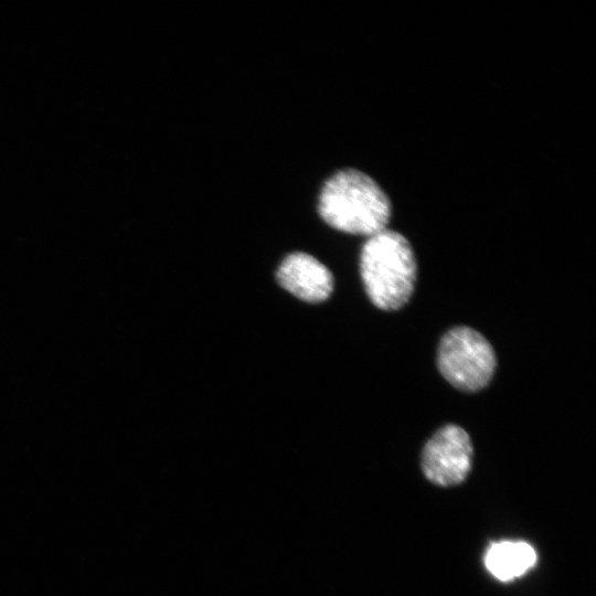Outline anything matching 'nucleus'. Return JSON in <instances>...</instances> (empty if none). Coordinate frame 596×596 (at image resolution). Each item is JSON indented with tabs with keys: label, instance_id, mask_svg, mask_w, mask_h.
Masks as SVG:
<instances>
[{
	"label": "nucleus",
	"instance_id": "obj_1",
	"mask_svg": "<svg viewBox=\"0 0 596 596\" xmlns=\"http://www.w3.org/2000/svg\"><path fill=\"white\" fill-rule=\"evenodd\" d=\"M318 213L338 231L369 237L386 228L391 203L370 175L356 169H343L322 185Z\"/></svg>",
	"mask_w": 596,
	"mask_h": 596
},
{
	"label": "nucleus",
	"instance_id": "obj_2",
	"mask_svg": "<svg viewBox=\"0 0 596 596\" xmlns=\"http://www.w3.org/2000/svg\"><path fill=\"white\" fill-rule=\"evenodd\" d=\"M360 275L372 304L382 310H397L412 297L417 263L407 238L385 228L369 236L360 253Z\"/></svg>",
	"mask_w": 596,
	"mask_h": 596
},
{
	"label": "nucleus",
	"instance_id": "obj_3",
	"mask_svg": "<svg viewBox=\"0 0 596 596\" xmlns=\"http://www.w3.org/2000/svg\"><path fill=\"white\" fill-rule=\"evenodd\" d=\"M437 365L441 375L456 389L477 392L491 381L496 368V352L477 330L459 326L440 339Z\"/></svg>",
	"mask_w": 596,
	"mask_h": 596
},
{
	"label": "nucleus",
	"instance_id": "obj_4",
	"mask_svg": "<svg viewBox=\"0 0 596 596\" xmlns=\"http://www.w3.org/2000/svg\"><path fill=\"white\" fill-rule=\"evenodd\" d=\"M472 453V444L467 432L455 424L445 425L423 448V472L435 485H458L470 471Z\"/></svg>",
	"mask_w": 596,
	"mask_h": 596
},
{
	"label": "nucleus",
	"instance_id": "obj_5",
	"mask_svg": "<svg viewBox=\"0 0 596 596\" xmlns=\"http://www.w3.org/2000/svg\"><path fill=\"white\" fill-rule=\"evenodd\" d=\"M276 279L281 288L309 304L327 300L333 290L332 273L305 252L288 254L276 272Z\"/></svg>",
	"mask_w": 596,
	"mask_h": 596
},
{
	"label": "nucleus",
	"instance_id": "obj_6",
	"mask_svg": "<svg viewBox=\"0 0 596 596\" xmlns=\"http://www.w3.org/2000/svg\"><path fill=\"white\" fill-rule=\"evenodd\" d=\"M536 562L535 550L523 541H502L487 550L485 564L498 579L508 582L523 575Z\"/></svg>",
	"mask_w": 596,
	"mask_h": 596
}]
</instances>
